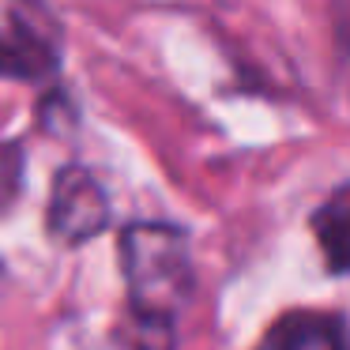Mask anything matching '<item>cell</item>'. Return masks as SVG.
Returning a JSON list of instances; mask_svg holds the SVG:
<instances>
[{
  "label": "cell",
  "mask_w": 350,
  "mask_h": 350,
  "mask_svg": "<svg viewBox=\"0 0 350 350\" xmlns=\"http://www.w3.org/2000/svg\"><path fill=\"white\" fill-rule=\"evenodd\" d=\"M129 305L151 327H166L192 297L189 237L166 222H139L121 234Z\"/></svg>",
  "instance_id": "6da1fadb"
},
{
  "label": "cell",
  "mask_w": 350,
  "mask_h": 350,
  "mask_svg": "<svg viewBox=\"0 0 350 350\" xmlns=\"http://www.w3.org/2000/svg\"><path fill=\"white\" fill-rule=\"evenodd\" d=\"M61 64V27L38 0H0V76L38 83Z\"/></svg>",
  "instance_id": "7a4b0ae2"
},
{
  "label": "cell",
  "mask_w": 350,
  "mask_h": 350,
  "mask_svg": "<svg viewBox=\"0 0 350 350\" xmlns=\"http://www.w3.org/2000/svg\"><path fill=\"white\" fill-rule=\"evenodd\" d=\"M106 222H109V200L98 189V181L79 166L61 170V177L53 185V200H49V230H53V237L79 245V241H91L94 234H102Z\"/></svg>",
  "instance_id": "3957f363"
},
{
  "label": "cell",
  "mask_w": 350,
  "mask_h": 350,
  "mask_svg": "<svg viewBox=\"0 0 350 350\" xmlns=\"http://www.w3.org/2000/svg\"><path fill=\"white\" fill-rule=\"evenodd\" d=\"M256 350H347V335L327 312H286L267 327Z\"/></svg>",
  "instance_id": "277c9868"
},
{
  "label": "cell",
  "mask_w": 350,
  "mask_h": 350,
  "mask_svg": "<svg viewBox=\"0 0 350 350\" xmlns=\"http://www.w3.org/2000/svg\"><path fill=\"white\" fill-rule=\"evenodd\" d=\"M317 237L335 271H350V189L335 192L317 211Z\"/></svg>",
  "instance_id": "5b68a950"
}]
</instances>
